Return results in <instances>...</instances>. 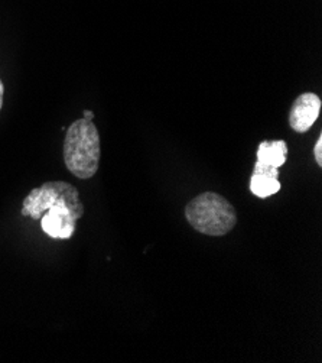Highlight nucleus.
<instances>
[{
  "label": "nucleus",
  "instance_id": "f257e3e1",
  "mask_svg": "<svg viewBox=\"0 0 322 363\" xmlns=\"http://www.w3.org/2000/svg\"><path fill=\"white\" fill-rule=\"evenodd\" d=\"M21 213L23 217L40 220L50 238L64 240L74 236L77 222L84 216V204L73 184L50 181L23 199Z\"/></svg>",
  "mask_w": 322,
  "mask_h": 363
},
{
  "label": "nucleus",
  "instance_id": "f03ea898",
  "mask_svg": "<svg viewBox=\"0 0 322 363\" xmlns=\"http://www.w3.org/2000/svg\"><path fill=\"white\" fill-rule=\"evenodd\" d=\"M100 157V135L96 125L86 118L76 121L67 129L64 139L67 169L77 178L90 179L98 171Z\"/></svg>",
  "mask_w": 322,
  "mask_h": 363
},
{
  "label": "nucleus",
  "instance_id": "7ed1b4c3",
  "mask_svg": "<svg viewBox=\"0 0 322 363\" xmlns=\"http://www.w3.org/2000/svg\"><path fill=\"white\" fill-rule=\"evenodd\" d=\"M185 219L198 233L222 238L236 228L237 211L226 197L205 191L187 204Z\"/></svg>",
  "mask_w": 322,
  "mask_h": 363
},
{
  "label": "nucleus",
  "instance_id": "20e7f679",
  "mask_svg": "<svg viewBox=\"0 0 322 363\" xmlns=\"http://www.w3.org/2000/svg\"><path fill=\"white\" fill-rule=\"evenodd\" d=\"M322 101L315 93H302L294 101L289 112V126L298 132H308L316 122L321 112Z\"/></svg>",
  "mask_w": 322,
  "mask_h": 363
},
{
  "label": "nucleus",
  "instance_id": "39448f33",
  "mask_svg": "<svg viewBox=\"0 0 322 363\" xmlns=\"http://www.w3.org/2000/svg\"><path fill=\"white\" fill-rule=\"evenodd\" d=\"M250 191L259 199H268L280 191L279 168L256 162L252 178H250Z\"/></svg>",
  "mask_w": 322,
  "mask_h": 363
},
{
  "label": "nucleus",
  "instance_id": "423d86ee",
  "mask_svg": "<svg viewBox=\"0 0 322 363\" xmlns=\"http://www.w3.org/2000/svg\"><path fill=\"white\" fill-rule=\"evenodd\" d=\"M288 158V145L284 140H263L258 148V161L280 168Z\"/></svg>",
  "mask_w": 322,
  "mask_h": 363
},
{
  "label": "nucleus",
  "instance_id": "0eeeda50",
  "mask_svg": "<svg viewBox=\"0 0 322 363\" xmlns=\"http://www.w3.org/2000/svg\"><path fill=\"white\" fill-rule=\"evenodd\" d=\"M321 151H322V135L318 136V139L315 142V147H314V157L319 167L322 165V152Z\"/></svg>",
  "mask_w": 322,
  "mask_h": 363
},
{
  "label": "nucleus",
  "instance_id": "6e6552de",
  "mask_svg": "<svg viewBox=\"0 0 322 363\" xmlns=\"http://www.w3.org/2000/svg\"><path fill=\"white\" fill-rule=\"evenodd\" d=\"M4 96H5V86H4L2 79H0V111H2V107H4Z\"/></svg>",
  "mask_w": 322,
  "mask_h": 363
},
{
  "label": "nucleus",
  "instance_id": "1a4fd4ad",
  "mask_svg": "<svg viewBox=\"0 0 322 363\" xmlns=\"http://www.w3.org/2000/svg\"><path fill=\"white\" fill-rule=\"evenodd\" d=\"M83 116H84L86 119H88V121H93V119H94V113L90 112V111H84V112H83Z\"/></svg>",
  "mask_w": 322,
  "mask_h": 363
}]
</instances>
